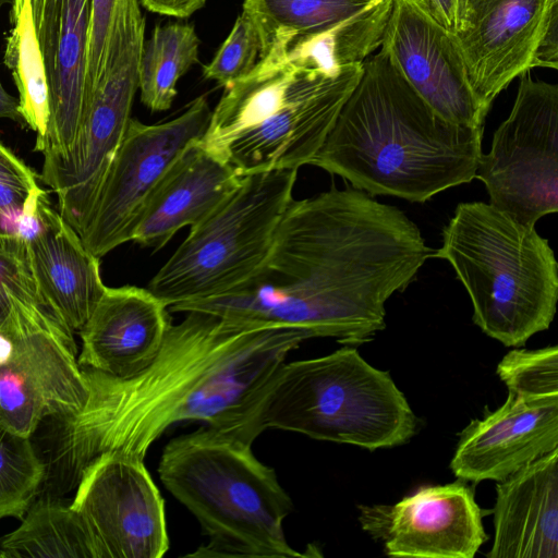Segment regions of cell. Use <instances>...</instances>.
Segmentation results:
<instances>
[{
  "instance_id": "cell-29",
  "label": "cell",
  "mask_w": 558,
  "mask_h": 558,
  "mask_svg": "<svg viewBox=\"0 0 558 558\" xmlns=\"http://www.w3.org/2000/svg\"><path fill=\"white\" fill-rule=\"evenodd\" d=\"M259 52L258 32L250 17L242 12L213 60L204 65V76L228 88L253 70Z\"/></svg>"
},
{
  "instance_id": "cell-21",
  "label": "cell",
  "mask_w": 558,
  "mask_h": 558,
  "mask_svg": "<svg viewBox=\"0 0 558 558\" xmlns=\"http://www.w3.org/2000/svg\"><path fill=\"white\" fill-rule=\"evenodd\" d=\"M488 558H558V448L498 481Z\"/></svg>"
},
{
  "instance_id": "cell-4",
  "label": "cell",
  "mask_w": 558,
  "mask_h": 558,
  "mask_svg": "<svg viewBox=\"0 0 558 558\" xmlns=\"http://www.w3.org/2000/svg\"><path fill=\"white\" fill-rule=\"evenodd\" d=\"M252 445L205 425L165 446L159 477L208 538L190 557L308 556L288 544L283 521L292 499Z\"/></svg>"
},
{
  "instance_id": "cell-16",
  "label": "cell",
  "mask_w": 558,
  "mask_h": 558,
  "mask_svg": "<svg viewBox=\"0 0 558 558\" xmlns=\"http://www.w3.org/2000/svg\"><path fill=\"white\" fill-rule=\"evenodd\" d=\"M558 0H468L461 29L452 34L468 78L482 109L526 71Z\"/></svg>"
},
{
  "instance_id": "cell-35",
  "label": "cell",
  "mask_w": 558,
  "mask_h": 558,
  "mask_svg": "<svg viewBox=\"0 0 558 558\" xmlns=\"http://www.w3.org/2000/svg\"><path fill=\"white\" fill-rule=\"evenodd\" d=\"M151 12L173 16L187 17L204 7L206 0H141Z\"/></svg>"
},
{
  "instance_id": "cell-15",
  "label": "cell",
  "mask_w": 558,
  "mask_h": 558,
  "mask_svg": "<svg viewBox=\"0 0 558 558\" xmlns=\"http://www.w3.org/2000/svg\"><path fill=\"white\" fill-rule=\"evenodd\" d=\"M379 49L408 84L444 119L484 128L487 113L462 58L427 0H393Z\"/></svg>"
},
{
  "instance_id": "cell-6",
  "label": "cell",
  "mask_w": 558,
  "mask_h": 558,
  "mask_svg": "<svg viewBox=\"0 0 558 558\" xmlns=\"http://www.w3.org/2000/svg\"><path fill=\"white\" fill-rule=\"evenodd\" d=\"M257 423L262 432L289 430L371 451L405 444L417 426L389 372L369 365L352 345L284 362L266 387Z\"/></svg>"
},
{
  "instance_id": "cell-13",
  "label": "cell",
  "mask_w": 558,
  "mask_h": 558,
  "mask_svg": "<svg viewBox=\"0 0 558 558\" xmlns=\"http://www.w3.org/2000/svg\"><path fill=\"white\" fill-rule=\"evenodd\" d=\"M98 558H161L169 549L165 501L144 459L106 453L80 474L71 501Z\"/></svg>"
},
{
  "instance_id": "cell-33",
  "label": "cell",
  "mask_w": 558,
  "mask_h": 558,
  "mask_svg": "<svg viewBox=\"0 0 558 558\" xmlns=\"http://www.w3.org/2000/svg\"><path fill=\"white\" fill-rule=\"evenodd\" d=\"M434 16L450 33H458L464 22L468 0H427Z\"/></svg>"
},
{
  "instance_id": "cell-23",
  "label": "cell",
  "mask_w": 558,
  "mask_h": 558,
  "mask_svg": "<svg viewBox=\"0 0 558 558\" xmlns=\"http://www.w3.org/2000/svg\"><path fill=\"white\" fill-rule=\"evenodd\" d=\"M1 558H98L82 515L71 504L45 494L34 500L21 525L0 538Z\"/></svg>"
},
{
  "instance_id": "cell-31",
  "label": "cell",
  "mask_w": 558,
  "mask_h": 558,
  "mask_svg": "<svg viewBox=\"0 0 558 558\" xmlns=\"http://www.w3.org/2000/svg\"><path fill=\"white\" fill-rule=\"evenodd\" d=\"M122 1L89 0L86 60V85L89 100L105 71L112 32Z\"/></svg>"
},
{
  "instance_id": "cell-28",
  "label": "cell",
  "mask_w": 558,
  "mask_h": 558,
  "mask_svg": "<svg viewBox=\"0 0 558 558\" xmlns=\"http://www.w3.org/2000/svg\"><path fill=\"white\" fill-rule=\"evenodd\" d=\"M497 374L508 392L558 395V347L511 350L497 365Z\"/></svg>"
},
{
  "instance_id": "cell-25",
  "label": "cell",
  "mask_w": 558,
  "mask_h": 558,
  "mask_svg": "<svg viewBox=\"0 0 558 558\" xmlns=\"http://www.w3.org/2000/svg\"><path fill=\"white\" fill-rule=\"evenodd\" d=\"M9 23L11 27L4 37L3 63L19 92L22 120L36 133L35 150L43 153L49 121V95L34 35L31 0H11Z\"/></svg>"
},
{
  "instance_id": "cell-7",
  "label": "cell",
  "mask_w": 558,
  "mask_h": 558,
  "mask_svg": "<svg viewBox=\"0 0 558 558\" xmlns=\"http://www.w3.org/2000/svg\"><path fill=\"white\" fill-rule=\"evenodd\" d=\"M296 169L246 174L238 189L194 227L147 289L168 308L223 294L265 260L293 199Z\"/></svg>"
},
{
  "instance_id": "cell-30",
  "label": "cell",
  "mask_w": 558,
  "mask_h": 558,
  "mask_svg": "<svg viewBox=\"0 0 558 558\" xmlns=\"http://www.w3.org/2000/svg\"><path fill=\"white\" fill-rule=\"evenodd\" d=\"M39 187L37 174L0 143V235L17 236L20 219Z\"/></svg>"
},
{
  "instance_id": "cell-36",
  "label": "cell",
  "mask_w": 558,
  "mask_h": 558,
  "mask_svg": "<svg viewBox=\"0 0 558 558\" xmlns=\"http://www.w3.org/2000/svg\"><path fill=\"white\" fill-rule=\"evenodd\" d=\"M10 4L11 0H0V10L4 4ZM8 118L21 122L22 117L19 110V98L10 95L0 82V119Z\"/></svg>"
},
{
  "instance_id": "cell-2",
  "label": "cell",
  "mask_w": 558,
  "mask_h": 558,
  "mask_svg": "<svg viewBox=\"0 0 558 558\" xmlns=\"http://www.w3.org/2000/svg\"><path fill=\"white\" fill-rule=\"evenodd\" d=\"M432 256L418 227L364 191L292 199L260 267L232 290L170 306L250 327H290L359 345L386 328L387 300Z\"/></svg>"
},
{
  "instance_id": "cell-10",
  "label": "cell",
  "mask_w": 558,
  "mask_h": 558,
  "mask_svg": "<svg viewBox=\"0 0 558 558\" xmlns=\"http://www.w3.org/2000/svg\"><path fill=\"white\" fill-rule=\"evenodd\" d=\"M508 118L496 129L475 178L489 204L535 226L558 211V85L521 74Z\"/></svg>"
},
{
  "instance_id": "cell-27",
  "label": "cell",
  "mask_w": 558,
  "mask_h": 558,
  "mask_svg": "<svg viewBox=\"0 0 558 558\" xmlns=\"http://www.w3.org/2000/svg\"><path fill=\"white\" fill-rule=\"evenodd\" d=\"M46 464L31 441L0 414V519L24 517L40 492Z\"/></svg>"
},
{
  "instance_id": "cell-5",
  "label": "cell",
  "mask_w": 558,
  "mask_h": 558,
  "mask_svg": "<svg viewBox=\"0 0 558 558\" xmlns=\"http://www.w3.org/2000/svg\"><path fill=\"white\" fill-rule=\"evenodd\" d=\"M433 257L464 286L473 323L506 347L549 328L558 301V265L547 239L485 202L460 203Z\"/></svg>"
},
{
  "instance_id": "cell-20",
  "label": "cell",
  "mask_w": 558,
  "mask_h": 558,
  "mask_svg": "<svg viewBox=\"0 0 558 558\" xmlns=\"http://www.w3.org/2000/svg\"><path fill=\"white\" fill-rule=\"evenodd\" d=\"M242 175L209 151L201 138L192 141L169 167L151 193L132 241L163 247L182 228L194 227L213 214L240 185Z\"/></svg>"
},
{
  "instance_id": "cell-1",
  "label": "cell",
  "mask_w": 558,
  "mask_h": 558,
  "mask_svg": "<svg viewBox=\"0 0 558 558\" xmlns=\"http://www.w3.org/2000/svg\"><path fill=\"white\" fill-rule=\"evenodd\" d=\"M312 336L290 327H250L185 312L171 324L148 367L130 378L82 368L84 404L50 416L46 494L74 492L81 472L106 453L145 459L150 445L178 422L206 426L253 444L263 433L257 411L288 354Z\"/></svg>"
},
{
  "instance_id": "cell-24",
  "label": "cell",
  "mask_w": 558,
  "mask_h": 558,
  "mask_svg": "<svg viewBox=\"0 0 558 558\" xmlns=\"http://www.w3.org/2000/svg\"><path fill=\"white\" fill-rule=\"evenodd\" d=\"M384 0H244L242 12L256 27L259 56L271 45L320 34L356 20Z\"/></svg>"
},
{
  "instance_id": "cell-3",
  "label": "cell",
  "mask_w": 558,
  "mask_h": 558,
  "mask_svg": "<svg viewBox=\"0 0 558 558\" xmlns=\"http://www.w3.org/2000/svg\"><path fill=\"white\" fill-rule=\"evenodd\" d=\"M483 130L439 116L379 49L308 165L371 196L425 203L475 179Z\"/></svg>"
},
{
  "instance_id": "cell-22",
  "label": "cell",
  "mask_w": 558,
  "mask_h": 558,
  "mask_svg": "<svg viewBox=\"0 0 558 558\" xmlns=\"http://www.w3.org/2000/svg\"><path fill=\"white\" fill-rule=\"evenodd\" d=\"M40 227L26 242L33 276L72 331L84 326L106 290L99 258L54 209L43 191L38 198Z\"/></svg>"
},
{
  "instance_id": "cell-17",
  "label": "cell",
  "mask_w": 558,
  "mask_h": 558,
  "mask_svg": "<svg viewBox=\"0 0 558 558\" xmlns=\"http://www.w3.org/2000/svg\"><path fill=\"white\" fill-rule=\"evenodd\" d=\"M557 448L558 395L509 392L462 430L450 469L465 482H498Z\"/></svg>"
},
{
  "instance_id": "cell-12",
  "label": "cell",
  "mask_w": 558,
  "mask_h": 558,
  "mask_svg": "<svg viewBox=\"0 0 558 558\" xmlns=\"http://www.w3.org/2000/svg\"><path fill=\"white\" fill-rule=\"evenodd\" d=\"M211 117L205 96L174 119L156 124L130 120L80 233L85 247L101 258L132 241L140 217L161 178L182 150L202 138Z\"/></svg>"
},
{
  "instance_id": "cell-14",
  "label": "cell",
  "mask_w": 558,
  "mask_h": 558,
  "mask_svg": "<svg viewBox=\"0 0 558 558\" xmlns=\"http://www.w3.org/2000/svg\"><path fill=\"white\" fill-rule=\"evenodd\" d=\"M362 529L391 557L473 558L486 511L465 481L425 486L395 505H359Z\"/></svg>"
},
{
  "instance_id": "cell-32",
  "label": "cell",
  "mask_w": 558,
  "mask_h": 558,
  "mask_svg": "<svg viewBox=\"0 0 558 558\" xmlns=\"http://www.w3.org/2000/svg\"><path fill=\"white\" fill-rule=\"evenodd\" d=\"M35 283L26 242L0 235V319L8 313L13 295Z\"/></svg>"
},
{
  "instance_id": "cell-19",
  "label": "cell",
  "mask_w": 558,
  "mask_h": 558,
  "mask_svg": "<svg viewBox=\"0 0 558 558\" xmlns=\"http://www.w3.org/2000/svg\"><path fill=\"white\" fill-rule=\"evenodd\" d=\"M170 325L168 306L147 288L106 287L78 330L77 363L112 377H133L155 360Z\"/></svg>"
},
{
  "instance_id": "cell-8",
  "label": "cell",
  "mask_w": 558,
  "mask_h": 558,
  "mask_svg": "<svg viewBox=\"0 0 558 558\" xmlns=\"http://www.w3.org/2000/svg\"><path fill=\"white\" fill-rule=\"evenodd\" d=\"M73 331L37 282L0 319V414L32 437L48 417L80 409L87 387Z\"/></svg>"
},
{
  "instance_id": "cell-11",
  "label": "cell",
  "mask_w": 558,
  "mask_h": 558,
  "mask_svg": "<svg viewBox=\"0 0 558 558\" xmlns=\"http://www.w3.org/2000/svg\"><path fill=\"white\" fill-rule=\"evenodd\" d=\"M362 72L363 63L344 64L335 38L322 35L289 99L260 124L238 136L223 158L242 177L308 165Z\"/></svg>"
},
{
  "instance_id": "cell-9",
  "label": "cell",
  "mask_w": 558,
  "mask_h": 558,
  "mask_svg": "<svg viewBox=\"0 0 558 558\" xmlns=\"http://www.w3.org/2000/svg\"><path fill=\"white\" fill-rule=\"evenodd\" d=\"M144 34L145 19L137 5L112 40L72 148L63 156L44 155L40 179L54 191L58 211L78 235L131 120Z\"/></svg>"
},
{
  "instance_id": "cell-18",
  "label": "cell",
  "mask_w": 558,
  "mask_h": 558,
  "mask_svg": "<svg viewBox=\"0 0 558 558\" xmlns=\"http://www.w3.org/2000/svg\"><path fill=\"white\" fill-rule=\"evenodd\" d=\"M35 40L49 95V121L43 155H66L89 99L86 60L89 0H31Z\"/></svg>"
},
{
  "instance_id": "cell-37",
  "label": "cell",
  "mask_w": 558,
  "mask_h": 558,
  "mask_svg": "<svg viewBox=\"0 0 558 558\" xmlns=\"http://www.w3.org/2000/svg\"><path fill=\"white\" fill-rule=\"evenodd\" d=\"M0 558H1V554H0Z\"/></svg>"
},
{
  "instance_id": "cell-34",
  "label": "cell",
  "mask_w": 558,
  "mask_h": 558,
  "mask_svg": "<svg viewBox=\"0 0 558 558\" xmlns=\"http://www.w3.org/2000/svg\"><path fill=\"white\" fill-rule=\"evenodd\" d=\"M534 68L558 69V15L551 20L537 47L532 62Z\"/></svg>"
},
{
  "instance_id": "cell-26",
  "label": "cell",
  "mask_w": 558,
  "mask_h": 558,
  "mask_svg": "<svg viewBox=\"0 0 558 558\" xmlns=\"http://www.w3.org/2000/svg\"><path fill=\"white\" fill-rule=\"evenodd\" d=\"M199 39L191 24L157 25L144 41L141 64V101L151 111L168 110L177 96V83L198 62Z\"/></svg>"
}]
</instances>
